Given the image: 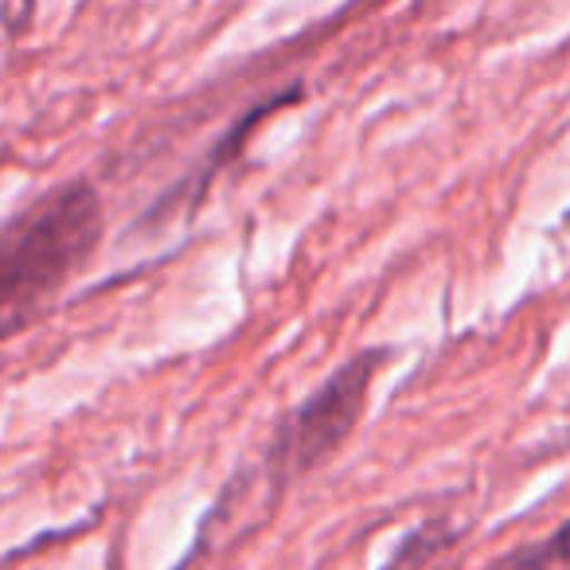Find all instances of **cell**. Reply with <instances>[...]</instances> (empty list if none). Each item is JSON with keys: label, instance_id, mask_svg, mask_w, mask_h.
Wrapping results in <instances>:
<instances>
[{"label": "cell", "instance_id": "obj_1", "mask_svg": "<svg viewBox=\"0 0 570 570\" xmlns=\"http://www.w3.org/2000/svg\"><path fill=\"white\" fill-rule=\"evenodd\" d=\"M102 199L67 180L0 223V341L36 325L102 243Z\"/></svg>", "mask_w": 570, "mask_h": 570}, {"label": "cell", "instance_id": "obj_2", "mask_svg": "<svg viewBox=\"0 0 570 570\" xmlns=\"http://www.w3.org/2000/svg\"><path fill=\"white\" fill-rule=\"evenodd\" d=\"M387 356V348L356 352L277 422L274 442L266 450V469L274 481H302L348 442L356 422L364 419L372 383Z\"/></svg>", "mask_w": 570, "mask_h": 570}, {"label": "cell", "instance_id": "obj_3", "mask_svg": "<svg viewBox=\"0 0 570 570\" xmlns=\"http://www.w3.org/2000/svg\"><path fill=\"white\" fill-rule=\"evenodd\" d=\"M484 570H570V520L559 523L551 535L504 551Z\"/></svg>", "mask_w": 570, "mask_h": 570}]
</instances>
